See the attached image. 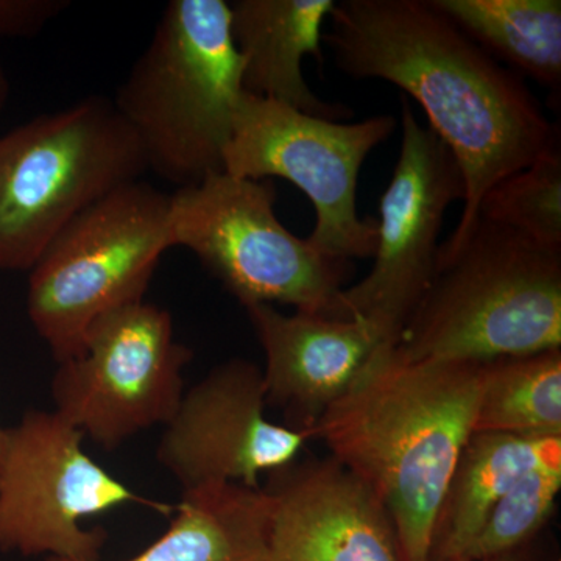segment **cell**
I'll return each instance as SVG.
<instances>
[{
  "mask_svg": "<svg viewBox=\"0 0 561 561\" xmlns=\"http://www.w3.org/2000/svg\"><path fill=\"white\" fill-rule=\"evenodd\" d=\"M243 92L230 5L172 0L113 102L147 169L181 190L224 172Z\"/></svg>",
  "mask_w": 561,
  "mask_h": 561,
  "instance_id": "cell-3",
  "label": "cell"
},
{
  "mask_svg": "<svg viewBox=\"0 0 561 561\" xmlns=\"http://www.w3.org/2000/svg\"><path fill=\"white\" fill-rule=\"evenodd\" d=\"M10 95V83L9 79H7L5 70H3L2 65H0V114L5 110L7 102H9Z\"/></svg>",
  "mask_w": 561,
  "mask_h": 561,
  "instance_id": "cell-23",
  "label": "cell"
},
{
  "mask_svg": "<svg viewBox=\"0 0 561 561\" xmlns=\"http://www.w3.org/2000/svg\"><path fill=\"white\" fill-rule=\"evenodd\" d=\"M463 197L451 150L402 101L400 158L379 203L375 264L359 283L343 287L342 319L370 321L397 345L437 268L446 210Z\"/></svg>",
  "mask_w": 561,
  "mask_h": 561,
  "instance_id": "cell-11",
  "label": "cell"
},
{
  "mask_svg": "<svg viewBox=\"0 0 561 561\" xmlns=\"http://www.w3.org/2000/svg\"><path fill=\"white\" fill-rule=\"evenodd\" d=\"M171 195L144 180L77 216L31 268L27 313L55 362L83 348L102 316L142 301L169 245Z\"/></svg>",
  "mask_w": 561,
  "mask_h": 561,
  "instance_id": "cell-6",
  "label": "cell"
},
{
  "mask_svg": "<svg viewBox=\"0 0 561 561\" xmlns=\"http://www.w3.org/2000/svg\"><path fill=\"white\" fill-rule=\"evenodd\" d=\"M394 128L397 119L389 114L331 121L243 92L224 171L295 184L316 210V227L306 238L313 249L331 260H368L378 247V220L357 213V183L368 154Z\"/></svg>",
  "mask_w": 561,
  "mask_h": 561,
  "instance_id": "cell-8",
  "label": "cell"
},
{
  "mask_svg": "<svg viewBox=\"0 0 561 561\" xmlns=\"http://www.w3.org/2000/svg\"><path fill=\"white\" fill-rule=\"evenodd\" d=\"M173 512L168 530L124 561H265L272 500L261 486L214 483L183 491Z\"/></svg>",
  "mask_w": 561,
  "mask_h": 561,
  "instance_id": "cell-17",
  "label": "cell"
},
{
  "mask_svg": "<svg viewBox=\"0 0 561 561\" xmlns=\"http://www.w3.org/2000/svg\"><path fill=\"white\" fill-rule=\"evenodd\" d=\"M494 60L551 91L561 84L560 0H431Z\"/></svg>",
  "mask_w": 561,
  "mask_h": 561,
  "instance_id": "cell-18",
  "label": "cell"
},
{
  "mask_svg": "<svg viewBox=\"0 0 561 561\" xmlns=\"http://www.w3.org/2000/svg\"><path fill=\"white\" fill-rule=\"evenodd\" d=\"M394 348L478 360L561 348V250L478 219L437 268Z\"/></svg>",
  "mask_w": 561,
  "mask_h": 561,
  "instance_id": "cell-4",
  "label": "cell"
},
{
  "mask_svg": "<svg viewBox=\"0 0 561 561\" xmlns=\"http://www.w3.org/2000/svg\"><path fill=\"white\" fill-rule=\"evenodd\" d=\"M194 359L176 341L172 316L147 301L94 321L77 356L58 362L54 411L106 451L164 426L184 394V368Z\"/></svg>",
  "mask_w": 561,
  "mask_h": 561,
  "instance_id": "cell-10",
  "label": "cell"
},
{
  "mask_svg": "<svg viewBox=\"0 0 561 561\" xmlns=\"http://www.w3.org/2000/svg\"><path fill=\"white\" fill-rule=\"evenodd\" d=\"M245 311L264 351L267 404L286 413L297 430L311 432L373 354L390 345L367 320L284 313L272 305L247 306Z\"/></svg>",
  "mask_w": 561,
  "mask_h": 561,
  "instance_id": "cell-14",
  "label": "cell"
},
{
  "mask_svg": "<svg viewBox=\"0 0 561 561\" xmlns=\"http://www.w3.org/2000/svg\"><path fill=\"white\" fill-rule=\"evenodd\" d=\"M561 490V467L538 468L524 476L491 508L460 559L489 560L518 552L549 522Z\"/></svg>",
  "mask_w": 561,
  "mask_h": 561,
  "instance_id": "cell-21",
  "label": "cell"
},
{
  "mask_svg": "<svg viewBox=\"0 0 561 561\" xmlns=\"http://www.w3.org/2000/svg\"><path fill=\"white\" fill-rule=\"evenodd\" d=\"M275 203L272 181L213 173L171 195L169 245L192 251L243 308L279 302L342 319L350 262L324 256L287 230Z\"/></svg>",
  "mask_w": 561,
  "mask_h": 561,
  "instance_id": "cell-7",
  "label": "cell"
},
{
  "mask_svg": "<svg viewBox=\"0 0 561 561\" xmlns=\"http://www.w3.org/2000/svg\"><path fill=\"white\" fill-rule=\"evenodd\" d=\"M478 219L501 225L548 249L561 250V153L549 151L491 186Z\"/></svg>",
  "mask_w": 561,
  "mask_h": 561,
  "instance_id": "cell-20",
  "label": "cell"
},
{
  "mask_svg": "<svg viewBox=\"0 0 561 561\" xmlns=\"http://www.w3.org/2000/svg\"><path fill=\"white\" fill-rule=\"evenodd\" d=\"M323 36L354 79L389 81L423 108L463 176L460 220L442 243L456 250L491 186L560 149L559 128L519 73L494 60L431 0H343Z\"/></svg>",
  "mask_w": 561,
  "mask_h": 561,
  "instance_id": "cell-1",
  "label": "cell"
},
{
  "mask_svg": "<svg viewBox=\"0 0 561 561\" xmlns=\"http://www.w3.org/2000/svg\"><path fill=\"white\" fill-rule=\"evenodd\" d=\"M7 427L0 424V465H2L3 449H5Z\"/></svg>",
  "mask_w": 561,
  "mask_h": 561,
  "instance_id": "cell-25",
  "label": "cell"
},
{
  "mask_svg": "<svg viewBox=\"0 0 561 561\" xmlns=\"http://www.w3.org/2000/svg\"><path fill=\"white\" fill-rule=\"evenodd\" d=\"M474 432L561 437V348L486 360Z\"/></svg>",
  "mask_w": 561,
  "mask_h": 561,
  "instance_id": "cell-19",
  "label": "cell"
},
{
  "mask_svg": "<svg viewBox=\"0 0 561 561\" xmlns=\"http://www.w3.org/2000/svg\"><path fill=\"white\" fill-rule=\"evenodd\" d=\"M485 362L373 354L311 427L389 513L402 561H431L446 489L474 432Z\"/></svg>",
  "mask_w": 561,
  "mask_h": 561,
  "instance_id": "cell-2",
  "label": "cell"
},
{
  "mask_svg": "<svg viewBox=\"0 0 561 561\" xmlns=\"http://www.w3.org/2000/svg\"><path fill=\"white\" fill-rule=\"evenodd\" d=\"M69 5L68 0H0V39L39 35Z\"/></svg>",
  "mask_w": 561,
  "mask_h": 561,
  "instance_id": "cell-22",
  "label": "cell"
},
{
  "mask_svg": "<svg viewBox=\"0 0 561 561\" xmlns=\"http://www.w3.org/2000/svg\"><path fill=\"white\" fill-rule=\"evenodd\" d=\"M265 561H402L397 531L375 493L331 459L268 474Z\"/></svg>",
  "mask_w": 561,
  "mask_h": 561,
  "instance_id": "cell-13",
  "label": "cell"
},
{
  "mask_svg": "<svg viewBox=\"0 0 561 561\" xmlns=\"http://www.w3.org/2000/svg\"><path fill=\"white\" fill-rule=\"evenodd\" d=\"M334 0H238L231 33L242 58L243 91L324 119L350 116L345 105L317 98L302 61H323V25Z\"/></svg>",
  "mask_w": 561,
  "mask_h": 561,
  "instance_id": "cell-15",
  "label": "cell"
},
{
  "mask_svg": "<svg viewBox=\"0 0 561 561\" xmlns=\"http://www.w3.org/2000/svg\"><path fill=\"white\" fill-rule=\"evenodd\" d=\"M262 368L234 357L190 390L162 426L157 459L183 491L239 483L257 489L262 476L297 460L311 432L268 420Z\"/></svg>",
  "mask_w": 561,
  "mask_h": 561,
  "instance_id": "cell-12",
  "label": "cell"
},
{
  "mask_svg": "<svg viewBox=\"0 0 561 561\" xmlns=\"http://www.w3.org/2000/svg\"><path fill=\"white\" fill-rule=\"evenodd\" d=\"M147 171L139 139L102 95L0 136V271L31 272L70 221Z\"/></svg>",
  "mask_w": 561,
  "mask_h": 561,
  "instance_id": "cell-5",
  "label": "cell"
},
{
  "mask_svg": "<svg viewBox=\"0 0 561 561\" xmlns=\"http://www.w3.org/2000/svg\"><path fill=\"white\" fill-rule=\"evenodd\" d=\"M549 467H561V437L472 432L438 512L431 561L460 559L501 497L530 471Z\"/></svg>",
  "mask_w": 561,
  "mask_h": 561,
  "instance_id": "cell-16",
  "label": "cell"
},
{
  "mask_svg": "<svg viewBox=\"0 0 561 561\" xmlns=\"http://www.w3.org/2000/svg\"><path fill=\"white\" fill-rule=\"evenodd\" d=\"M84 435L57 412L28 411L7 427L0 465V552L43 559L101 560L106 531L84 519L147 500L84 451Z\"/></svg>",
  "mask_w": 561,
  "mask_h": 561,
  "instance_id": "cell-9",
  "label": "cell"
},
{
  "mask_svg": "<svg viewBox=\"0 0 561 561\" xmlns=\"http://www.w3.org/2000/svg\"><path fill=\"white\" fill-rule=\"evenodd\" d=\"M449 561H522V556L518 552L505 553V556L494 557V559L489 560H467V559H457Z\"/></svg>",
  "mask_w": 561,
  "mask_h": 561,
  "instance_id": "cell-24",
  "label": "cell"
}]
</instances>
